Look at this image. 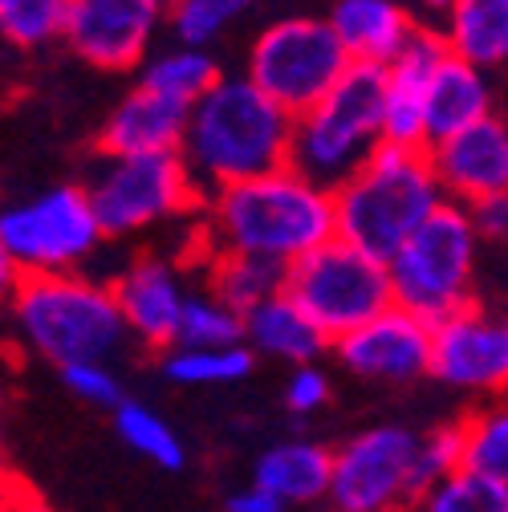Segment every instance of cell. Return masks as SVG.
<instances>
[{
  "instance_id": "10",
  "label": "cell",
  "mask_w": 508,
  "mask_h": 512,
  "mask_svg": "<svg viewBox=\"0 0 508 512\" xmlns=\"http://www.w3.org/2000/svg\"><path fill=\"white\" fill-rule=\"evenodd\" d=\"M423 431L378 423L334 447L330 508L338 512H411L423 496Z\"/></svg>"
},
{
  "instance_id": "3",
  "label": "cell",
  "mask_w": 508,
  "mask_h": 512,
  "mask_svg": "<svg viewBox=\"0 0 508 512\" xmlns=\"http://www.w3.org/2000/svg\"><path fill=\"white\" fill-rule=\"evenodd\" d=\"M448 204L435 179L427 151H403L383 143L370 163L350 175L334 191L338 208V236L374 261L391 265V256Z\"/></svg>"
},
{
  "instance_id": "8",
  "label": "cell",
  "mask_w": 508,
  "mask_h": 512,
  "mask_svg": "<svg viewBox=\"0 0 508 512\" xmlns=\"http://www.w3.org/2000/svg\"><path fill=\"white\" fill-rule=\"evenodd\" d=\"M354 66L330 17H281L265 25L248 49L244 78L261 86L293 118L309 114Z\"/></svg>"
},
{
  "instance_id": "30",
  "label": "cell",
  "mask_w": 508,
  "mask_h": 512,
  "mask_svg": "<svg viewBox=\"0 0 508 512\" xmlns=\"http://www.w3.org/2000/svg\"><path fill=\"white\" fill-rule=\"evenodd\" d=\"M464 468L508 484V403H492L464 419Z\"/></svg>"
},
{
  "instance_id": "41",
  "label": "cell",
  "mask_w": 508,
  "mask_h": 512,
  "mask_svg": "<svg viewBox=\"0 0 508 512\" xmlns=\"http://www.w3.org/2000/svg\"><path fill=\"white\" fill-rule=\"evenodd\" d=\"M423 5H427L431 13H443V17H448V13H452V5H456V0H423Z\"/></svg>"
},
{
  "instance_id": "33",
  "label": "cell",
  "mask_w": 508,
  "mask_h": 512,
  "mask_svg": "<svg viewBox=\"0 0 508 512\" xmlns=\"http://www.w3.org/2000/svg\"><path fill=\"white\" fill-rule=\"evenodd\" d=\"M57 374H61V382H66V391H70L78 403H86V407L118 411V407L126 403L122 382H118V374H114L110 362H74V366L57 370Z\"/></svg>"
},
{
  "instance_id": "23",
  "label": "cell",
  "mask_w": 508,
  "mask_h": 512,
  "mask_svg": "<svg viewBox=\"0 0 508 512\" xmlns=\"http://www.w3.org/2000/svg\"><path fill=\"white\" fill-rule=\"evenodd\" d=\"M443 41L452 57L476 70H492L508 61V0H456L443 17Z\"/></svg>"
},
{
  "instance_id": "6",
  "label": "cell",
  "mask_w": 508,
  "mask_h": 512,
  "mask_svg": "<svg viewBox=\"0 0 508 512\" xmlns=\"http://www.w3.org/2000/svg\"><path fill=\"white\" fill-rule=\"evenodd\" d=\"M476 252H480V236H476L468 208L443 204L391 256L387 269H391L395 305L423 317L427 326H439L452 313L472 309Z\"/></svg>"
},
{
  "instance_id": "27",
  "label": "cell",
  "mask_w": 508,
  "mask_h": 512,
  "mask_svg": "<svg viewBox=\"0 0 508 512\" xmlns=\"http://www.w3.org/2000/svg\"><path fill=\"white\" fill-rule=\"evenodd\" d=\"M257 366V354L248 346H220V350H196V346H171L163 350V374L179 387H232L248 378Z\"/></svg>"
},
{
  "instance_id": "16",
  "label": "cell",
  "mask_w": 508,
  "mask_h": 512,
  "mask_svg": "<svg viewBox=\"0 0 508 512\" xmlns=\"http://www.w3.org/2000/svg\"><path fill=\"white\" fill-rule=\"evenodd\" d=\"M118 313L126 322V334L151 350H171L179 342V322L187 293L183 277L163 256H139L135 265H126L122 277L110 285Z\"/></svg>"
},
{
  "instance_id": "7",
  "label": "cell",
  "mask_w": 508,
  "mask_h": 512,
  "mask_svg": "<svg viewBox=\"0 0 508 512\" xmlns=\"http://www.w3.org/2000/svg\"><path fill=\"white\" fill-rule=\"evenodd\" d=\"M285 297L330 338V346L395 305L391 269L342 236L285 269Z\"/></svg>"
},
{
  "instance_id": "28",
  "label": "cell",
  "mask_w": 508,
  "mask_h": 512,
  "mask_svg": "<svg viewBox=\"0 0 508 512\" xmlns=\"http://www.w3.org/2000/svg\"><path fill=\"white\" fill-rule=\"evenodd\" d=\"M415 512H508V484L476 468H456L419 496Z\"/></svg>"
},
{
  "instance_id": "11",
  "label": "cell",
  "mask_w": 508,
  "mask_h": 512,
  "mask_svg": "<svg viewBox=\"0 0 508 512\" xmlns=\"http://www.w3.org/2000/svg\"><path fill=\"white\" fill-rule=\"evenodd\" d=\"M86 191H90V204H94V216L106 240L167 224L204 200L179 155L102 159Z\"/></svg>"
},
{
  "instance_id": "43",
  "label": "cell",
  "mask_w": 508,
  "mask_h": 512,
  "mask_svg": "<svg viewBox=\"0 0 508 512\" xmlns=\"http://www.w3.org/2000/svg\"><path fill=\"white\" fill-rule=\"evenodd\" d=\"M411 512H415V508H411Z\"/></svg>"
},
{
  "instance_id": "39",
  "label": "cell",
  "mask_w": 508,
  "mask_h": 512,
  "mask_svg": "<svg viewBox=\"0 0 508 512\" xmlns=\"http://www.w3.org/2000/svg\"><path fill=\"white\" fill-rule=\"evenodd\" d=\"M5 512H57V508H49L45 500H37V496H29V492H13V496L5 500Z\"/></svg>"
},
{
  "instance_id": "26",
  "label": "cell",
  "mask_w": 508,
  "mask_h": 512,
  "mask_svg": "<svg viewBox=\"0 0 508 512\" xmlns=\"http://www.w3.org/2000/svg\"><path fill=\"white\" fill-rule=\"evenodd\" d=\"M114 431L118 439L131 447L135 456H143L147 464L163 468V472H179L187 464V443L183 435L171 427L167 415H159L155 407L139 403V399H126L114 411Z\"/></svg>"
},
{
  "instance_id": "29",
  "label": "cell",
  "mask_w": 508,
  "mask_h": 512,
  "mask_svg": "<svg viewBox=\"0 0 508 512\" xmlns=\"http://www.w3.org/2000/svg\"><path fill=\"white\" fill-rule=\"evenodd\" d=\"M196 350H220V346H244V313H236L216 293H192L183 305L179 342Z\"/></svg>"
},
{
  "instance_id": "20",
  "label": "cell",
  "mask_w": 508,
  "mask_h": 512,
  "mask_svg": "<svg viewBox=\"0 0 508 512\" xmlns=\"http://www.w3.org/2000/svg\"><path fill=\"white\" fill-rule=\"evenodd\" d=\"M423 118H427V151L443 139L468 131V126L492 118V86L484 70L448 53V61L435 70L423 94Z\"/></svg>"
},
{
  "instance_id": "9",
  "label": "cell",
  "mask_w": 508,
  "mask_h": 512,
  "mask_svg": "<svg viewBox=\"0 0 508 512\" xmlns=\"http://www.w3.org/2000/svg\"><path fill=\"white\" fill-rule=\"evenodd\" d=\"M106 232L94 216L90 191L61 183L29 200L0 208V244L9 248L21 277L78 273L102 248Z\"/></svg>"
},
{
  "instance_id": "34",
  "label": "cell",
  "mask_w": 508,
  "mask_h": 512,
  "mask_svg": "<svg viewBox=\"0 0 508 512\" xmlns=\"http://www.w3.org/2000/svg\"><path fill=\"white\" fill-rule=\"evenodd\" d=\"M456 468H464V419L423 431V447H419V472H423L427 488L435 480H443L448 472H456Z\"/></svg>"
},
{
  "instance_id": "24",
  "label": "cell",
  "mask_w": 508,
  "mask_h": 512,
  "mask_svg": "<svg viewBox=\"0 0 508 512\" xmlns=\"http://www.w3.org/2000/svg\"><path fill=\"white\" fill-rule=\"evenodd\" d=\"M220 66L208 49H196V45H175L151 61H143L139 70V86L159 94V98H171L179 106H196L216 82H220Z\"/></svg>"
},
{
  "instance_id": "36",
  "label": "cell",
  "mask_w": 508,
  "mask_h": 512,
  "mask_svg": "<svg viewBox=\"0 0 508 512\" xmlns=\"http://www.w3.org/2000/svg\"><path fill=\"white\" fill-rule=\"evenodd\" d=\"M468 216L480 240H508V191H500L492 200H480L476 208H468Z\"/></svg>"
},
{
  "instance_id": "18",
  "label": "cell",
  "mask_w": 508,
  "mask_h": 512,
  "mask_svg": "<svg viewBox=\"0 0 508 512\" xmlns=\"http://www.w3.org/2000/svg\"><path fill=\"white\" fill-rule=\"evenodd\" d=\"M192 106H179L171 98H159L143 86L126 94L110 118L102 122L98 147L106 159H131V155H179Z\"/></svg>"
},
{
  "instance_id": "37",
  "label": "cell",
  "mask_w": 508,
  "mask_h": 512,
  "mask_svg": "<svg viewBox=\"0 0 508 512\" xmlns=\"http://www.w3.org/2000/svg\"><path fill=\"white\" fill-rule=\"evenodd\" d=\"M228 512H289L273 492H265L261 484H244V488H236V492H228V504H224Z\"/></svg>"
},
{
  "instance_id": "21",
  "label": "cell",
  "mask_w": 508,
  "mask_h": 512,
  "mask_svg": "<svg viewBox=\"0 0 508 512\" xmlns=\"http://www.w3.org/2000/svg\"><path fill=\"white\" fill-rule=\"evenodd\" d=\"M330 25L350 61L362 66H391L415 33L407 9L395 0H334Z\"/></svg>"
},
{
  "instance_id": "14",
  "label": "cell",
  "mask_w": 508,
  "mask_h": 512,
  "mask_svg": "<svg viewBox=\"0 0 508 512\" xmlns=\"http://www.w3.org/2000/svg\"><path fill=\"white\" fill-rule=\"evenodd\" d=\"M342 370L370 382H415L431 374V326L423 317L391 305L362 330L334 342Z\"/></svg>"
},
{
  "instance_id": "13",
  "label": "cell",
  "mask_w": 508,
  "mask_h": 512,
  "mask_svg": "<svg viewBox=\"0 0 508 512\" xmlns=\"http://www.w3.org/2000/svg\"><path fill=\"white\" fill-rule=\"evenodd\" d=\"M171 0H70L66 45L94 70H135L167 21Z\"/></svg>"
},
{
  "instance_id": "40",
  "label": "cell",
  "mask_w": 508,
  "mask_h": 512,
  "mask_svg": "<svg viewBox=\"0 0 508 512\" xmlns=\"http://www.w3.org/2000/svg\"><path fill=\"white\" fill-rule=\"evenodd\" d=\"M13 496V472H9V456H5V443H0V500Z\"/></svg>"
},
{
  "instance_id": "12",
  "label": "cell",
  "mask_w": 508,
  "mask_h": 512,
  "mask_svg": "<svg viewBox=\"0 0 508 512\" xmlns=\"http://www.w3.org/2000/svg\"><path fill=\"white\" fill-rule=\"evenodd\" d=\"M431 378L464 395H508V317L472 305L431 326Z\"/></svg>"
},
{
  "instance_id": "19",
  "label": "cell",
  "mask_w": 508,
  "mask_h": 512,
  "mask_svg": "<svg viewBox=\"0 0 508 512\" xmlns=\"http://www.w3.org/2000/svg\"><path fill=\"white\" fill-rule=\"evenodd\" d=\"M334 447L317 439H277L252 464V484L273 492L285 508L330 500Z\"/></svg>"
},
{
  "instance_id": "17",
  "label": "cell",
  "mask_w": 508,
  "mask_h": 512,
  "mask_svg": "<svg viewBox=\"0 0 508 512\" xmlns=\"http://www.w3.org/2000/svg\"><path fill=\"white\" fill-rule=\"evenodd\" d=\"M448 41L435 29H415L403 53L387 66V110H383V143L403 151H427V118L423 94L435 70L448 61Z\"/></svg>"
},
{
  "instance_id": "31",
  "label": "cell",
  "mask_w": 508,
  "mask_h": 512,
  "mask_svg": "<svg viewBox=\"0 0 508 512\" xmlns=\"http://www.w3.org/2000/svg\"><path fill=\"white\" fill-rule=\"evenodd\" d=\"M257 0H171L167 25L179 37V45L208 49L232 21H240Z\"/></svg>"
},
{
  "instance_id": "25",
  "label": "cell",
  "mask_w": 508,
  "mask_h": 512,
  "mask_svg": "<svg viewBox=\"0 0 508 512\" xmlns=\"http://www.w3.org/2000/svg\"><path fill=\"white\" fill-rule=\"evenodd\" d=\"M212 256V277H208V293H216L220 301H228L236 313H252L257 305L273 301L277 293H285V269L257 261V256H232V252H208Z\"/></svg>"
},
{
  "instance_id": "22",
  "label": "cell",
  "mask_w": 508,
  "mask_h": 512,
  "mask_svg": "<svg viewBox=\"0 0 508 512\" xmlns=\"http://www.w3.org/2000/svg\"><path fill=\"white\" fill-rule=\"evenodd\" d=\"M244 346L257 354V358L285 362L289 370L313 366L326 350H334L330 338L317 330L285 293H277L273 301L257 305V309L244 317Z\"/></svg>"
},
{
  "instance_id": "15",
  "label": "cell",
  "mask_w": 508,
  "mask_h": 512,
  "mask_svg": "<svg viewBox=\"0 0 508 512\" xmlns=\"http://www.w3.org/2000/svg\"><path fill=\"white\" fill-rule=\"evenodd\" d=\"M435 179L456 208H476L508 191V118H484L468 131L435 143L431 151Z\"/></svg>"
},
{
  "instance_id": "42",
  "label": "cell",
  "mask_w": 508,
  "mask_h": 512,
  "mask_svg": "<svg viewBox=\"0 0 508 512\" xmlns=\"http://www.w3.org/2000/svg\"><path fill=\"white\" fill-rule=\"evenodd\" d=\"M317 512H338V508H317Z\"/></svg>"
},
{
  "instance_id": "5",
  "label": "cell",
  "mask_w": 508,
  "mask_h": 512,
  "mask_svg": "<svg viewBox=\"0 0 508 512\" xmlns=\"http://www.w3.org/2000/svg\"><path fill=\"white\" fill-rule=\"evenodd\" d=\"M383 110H387V66L354 61L346 78L309 114L293 122L289 167L338 191L383 147Z\"/></svg>"
},
{
  "instance_id": "32",
  "label": "cell",
  "mask_w": 508,
  "mask_h": 512,
  "mask_svg": "<svg viewBox=\"0 0 508 512\" xmlns=\"http://www.w3.org/2000/svg\"><path fill=\"white\" fill-rule=\"evenodd\" d=\"M70 0H0V33L21 49L49 45L66 33Z\"/></svg>"
},
{
  "instance_id": "38",
  "label": "cell",
  "mask_w": 508,
  "mask_h": 512,
  "mask_svg": "<svg viewBox=\"0 0 508 512\" xmlns=\"http://www.w3.org/2000/svg\"><path fill=\"white\" fill-rule=\"evenodd\" d=\"M21 269L13 265V256H9V248L0 244V305H13V297H17V289H21Z\"/></svg>"
},
{
  "instance_id": "1",
  "label": "cell",
  "mask_w": 508,
  "mask_h": 512,
  "mask_svg": "<svg viewBox=\"0 0 508 512\" xmlns=\"http://www.w3.org/2000/svg\"><path fill=\"white\" fill-rule=\"evenodd\" d=\"M334 236V191L305 179L297 167L244 179L208 200V252L257 256V261L289 269Z\"/></svg>"
},
{
  "instance_id": "4",
  "label": "cell",
  "mask_w": 508,
  "mask_h": 512,
  "mask_svg": "<svg viewBox=\"0 0 508 512\" xmlns=\"http://www.w3.org/2000/svg\"><path fill=\"white\" fill-rule=\"evenodd\" d=\"M13 317L21 342L57 370L74 362H110L131 338L114 289L82 273L25 277L13 297Z\"/></svg>"
},
{
  "instance_id": "35",
  "label": "cell",
  "mask_w": 508,
  "mask_h": 512,
  "mask_svg": "<svg viewBox=\"0 0 508 512\" xmlns=\"http://www.w3.org/2000/svg\"><path fill=\"white\" fill-rule=\"evenodd\" d=\"M330 374L322 370V366H297V370H289V378H285V391H281V399H285V411L289 415H297V419H309V415H317L326 403H330Z\"/></svg>"
},
{
  "instance_id": "2",
  "label": "cell",
  "mask_w": 508,
  "mask_h": 512,
  "mask_svg": "<svg viewBox=\"0 0 508 512\" xmlns=\"http://www.w3.org/2000/svg\"><path fill=\"white\" fill-rule=\"evenodd\" d=\"M293 114L281 110L261 86L240 78H220L187 118L179 159L212 200L216 191L236 187L269 171L289 167L293 155Z\"/></svg>"
}]
</instances>
